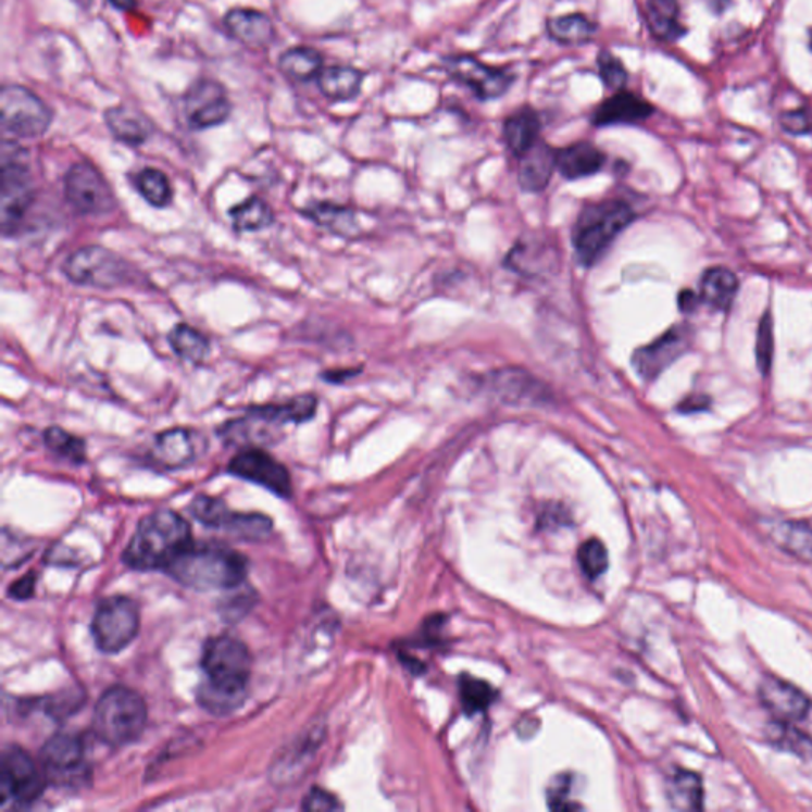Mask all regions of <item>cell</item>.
<instances>
[{
  "label": "cell",
  "mask_w": 812,
  "mask_h": 812,
  "mask_svg": "<svg viewBox=\"0 0 812 812\" xmlns=\"http://www.w3.org/2000/svg\"><path fill=\"white\" fill-rule=\"evenodd\" d=\"M230 475L265 487L275 496L288 499L292 482L288 469L261 448L241 449L229 464Z\"/></svg>",
  "instance_id": "cell-14"
},
{
  "label": "cell",
  "mask_w": 812,
  "mask_h": 812,
  "mask_svg": "<svg viewBox=\"0 0 812 812\" xmlns=\"http://www.w3.org/2000/svg\"><path fill=\"white\" fill-rule=\"evenodd\" d=\"M711 405V399L707 396H690L686 397L683 402L677 405V411L684 414L698 413V411L708 410Z\"/></svg>",
  "instance_id": "cell-51"
},
{
  "label": "cell",
  "mask_w": 812,
  "mask_h": 812,
  "mask_svg": "<svg viewBox=\"0 0 812 812\" xmlns=\"http://www.w3.org/2000/svg\"><path fill=\"white\" fill-rule=\"evenodd\" d=\"M233 105L226 89L214 79L193 83L185 97V115L191 129L203 130L221 126L229 120Z\"/></svg>",
  "instance_id": "cell-16"
},
{
  "label": "cell",
  "mask_w": 812,
  "mask_h": 812,
  "mask_svg": "<svg viewBox=\"0 0 812 812\" xmlns=\"http://www.w3.org/2000/svg\"><path fill=\"white\" fill-rule=\"evenodd\" d=\"M34 590H36V575L29 573L10 586L9 596L15 600H26L33 597Z\"/></svg>",
  "instance_id": "cell-50"
},
{
  "label": "cell",
  "mask_w": 812,
  "mask_h": 812,
  "mask_svg": "<svg viewBox=\"0 0 812 812\" xmlns=\"http://www.w3.org/2000/svg\"><path fill=\"white\" fill-rule=\"evenodd\" d=\"M361 367L329 370V372L323 373V379L324 382L332 383V385H343L348 379L358 376L359 373H361Z\"/></svg>",
  "instance_id": "cell-52"
},
{
  "label": "cell",
  "mask_w": 812,
  "mask_h": 812,
  "mask_svg": "<svg viewBox=\"0 0 812 812\" xmlns=\"http://www.w3.org/2000/svg\"><path fill=\"white\" fill-rule=\"evenodd\" d=\"M189 511L199 523L209 525V527H226L229 523L233 511L226 507L223 500L214 497L199 496L192 500Z\"/></svg>",
  "instance_id": "cell-41"
},
{
  "label": "cell",
  "mask_w": 812,
  "mask_h": 812,
  "mask_svg": "<svg viewBox=\"0 0 812 812\" xmlns=\"http://www.w3.org/2000/svg\"><path fill=\"white\" fill-rule=\"evenodd\" d=\"M652 113H654V107L648 100L635 92L622 89L607 97L594 109L590 123L596 127L628 126V124L642 123L651 117Z\"/></svg>",
  "instance_id": "cell-18"
},
{
  "label": "cell",
  "mask_w": 812,
  "mask_h": 812,
  "mask_svg": "<svg viewBox=\"0 0 812 812\" xmlns=\"http://www.w3.org/2000/svg\"><path fill=\"white\" fill-rule=\"evenodd\" d=\"M245 416L235 417L226 421L220 428L217 435L224 445L235 446V448H259V446L273 445L278 441V430L282 427L275 426L271 421L245 411Z\"/></svg>",
  "instance_id": "cell-21"
},
{
  "label": "cell",
  "mask_w": 812,
  "mask_h": 812,
  "mask_svg": "<svg viewBox=\"0 0 812 812\" xmlns=\"http://www.w3.org/2000/svg\"><path fill=\"white\" fill-rule=\"evenodd\" d=\"M578 562L584 575L589 579H597L603 575L610 565L607 546L597 538L584 541L578 551Z\"/></svg>",
  "instance_id": "cell-43"
},
{
  "label": "cell",
  "mask_w": 812,
  "mask_h": 812,
  "mask_svg": "<svg viewBox=\"0 0 812 812\" xmlns=\"http://www.w3.org/2000/svg\"><path fill=\"white\" fill-rule=\"evenodd\" d=\"M459 689H461L462 704L469 716L486 711L497 697L490 684L472 676H462L459 680Z\"/></svg>",
  "instance_id": "cell-40"
},
{
  "label": "cell",
  "mask_w": 812,
  "mask_h": 812,
  "mask_svg": "<svg viewBox=\"0 0 812 812\" xmlns=\"http://www.w3.org/2000/svg\"><path fill=\"white\" fill-rule=\"evenodd\" d=\"M759 696L763 707L784 724L801 721L811 710L810 698L794 684L776 676H766L760 683Z\"/></svg>",
  "instance_id": "cell-17"
},
{
  "label": "cell",
  "mask_w": 812,
  "mask_h": 812,
  "mask_svg": "<svg viewBox=\"0 0 812 812\" xmlns=\"http://www.w3.org/2000/svg\"><path fill=\"white\" fill-rule=\"evenodd\" d=\"M138 192L154 209H165L174 200V188L171 179L158 168L147 167L137 175Z\"/></svg>",
  "instance_id": "cell-38"
},
{
  "label": "cell",
  "mask_w": 812,
  "mask_h": 812,
  "mask_svg": "<svg viewBox=\"0 0 812 812\" xmlns=\"http://www.w3.org/2000/svg\"><path fill=\"white\" fill-rule=\"evenodd\" d=\"M282 74L293 82H311L320 77L324 68V59L320 51L309 47H296L285 51L278 59Z\"/></svg>",
  "instance_id": "cell-34"
},
{
  "label": "cell",
  "mask_w": 812,
  "mask_h": 812,
  "mask_svg": "<svg viewBox=\"0 0 812 812\" xmlns=\"http://www.w3.org/2000/svg\"><path fill=\"white\" fill-rule=\"evenodd\" d=\"M694 332L686 324H677L658 340L638 348L632 355V365L646 382L659 378L692 343Z\"/></svg>",
  "instance_id": "cell-15"
},
{
  "label": "cell",
  "mask_w": 812,
  "mask_h": 812,
  "mask_svg": "<svg viewBox=\"0 0 812 812\" xmlns=\"http://www.w3.org/2000/svg\"><path fill=\"white\" fill-rule=\"evenodd\" d=\"M739 283L734 272L725 267H713L700 279V300L710 309L727 311L734 303Z\"/></svg>",
  "instance_id": "cell-30"
},
{
  "label": "cell",
  "mask_w": 812,
  "mask_h": 812,
  "mask_svg": "<svg viewBox=\"0 0 812 812\" xmlns=\"http://www.w3.org/2000/svg\"><path fill=\"white\" fill-rule=\"evenodd\" d=\"M554 262H558L555 248L545 243L541 238H523L507 258L508 267L525 276H538L542 272H549Z\"/></svg>",
  "instance_id": "cell-28"
},
{
  "label": "cell",
  "mask_w": 812,
  "mask_h": 812,
  "mask_svg": "<svg viewBox=\"0 0 812 812\" xmlns=\"http://www.w3.org/2000/svg\"><path fill=\"white\" fill-rule=\"evenodd\" d=\"M541 116L534 107L524 105L504 117L502 137L510 153L520 159L541 140Z\"/></svg>",
  "instance_id": "cell-24"
},
{
  "label": "cell",
  "mask_w": 812,
  "mask_h": 812,
  "mask_svg": "<svg viewBox=\"0 0 812 812\" xmlns=\"http://www.w3.org/2000/svg\"><path fill=\"white\" fill-rule=\"evenodd\" d=\"M484 387L508 403H541L549 399L548 390L541 383L524 370L508 368L489 373L484 378Z\"/></svg>",
  "instance_id": "cell-20"
},
{
  "label": "cell",
  "mask_w": 812,
  "mask_h": 812,
  "mask_svg": "<svg viewBox=\"0 0 812 812\" xmlns=\"http://www.w3.org/2000/svg\"><path fill=\"white\" fill-rule=\"evenodd\" d=\"M0 113L5 133L16 138H37L47 133L53 121L50 107L20 85H9L0 96Z\"/></svg>",
  "instance_id": "cell-9"
},
{
  "label": "cell",
  "mask_w": 812,
  "mask_h": 812,
  "mask_svg": "<svg viewBox=\"0 0 812 812\" xmlns=\"http://www.w3.org/2000/svg\"><path fill=\"white\" fill-rule=\"evenodd\" d=\"M2 172H0V229L3 237H15L24 217L36 199L33 175L26 161V151L18 143H2Z\"/></svg>",
  "instance_id": "cell-6"
},
{
  "label": "cell",
  "mask_w": 812,
  "mask_h": 812,
  "mask_svg": "<svg viewBox=\"0 0 812 812\" xmlns=\"http://www.w3.org/2000/svg\"><path fill=\"white\" fill-rule=\"evenodd\" d=\"M341 808L343 807L338 803L334 795L327 792V790L320 789V787L311 789L305 800H303V810L305 811H335L341 810Z\"/></svg>",
  "instance_id": "cell-49"
},
{
  "label": "cell",
  "mask_w": 812,
  "mask_h": 812,
  "mask_svg": "<svg viewBox=\"0 0 812 812\" xmlns=\"http://www.w3.org/2000/svg\"><path fill=\"white\" fill-rule=\"evenodd\" d=\"M773 349L774 338L772 314L765 313L763 314L762 320H760L755 347L757 365H759L762 375H769L770 368H772Z\"/></svg>",
  "instance_id": "cell-46"
},
{
  "label": "cell",
  "mask_w": 812,
  "mask_h": 812,
  "mask_svg": "<svg viewBox=\"0 0 812 812\" xmlns=\"http://www.w3.org/2000/svg\"><path fill=\"white\" fill-rule=\"evenodd\" d=\"M555 168H558V150L545 140H538L527 153L520 158L517 179H520L521 188L525 192L542 191L548 188Z\"/></svg>",
  "instance_id": "cell-23"
},
{
  "label": "cell",
  "mask_w": 812,
  "mask_h": 812,
  "mask_svg": "<svg viewBox=\"0 0 812 812\" xmlns=\"http://www.w3.org/2000/svg\"><path fill=\"white\" fill-rule=\"evenodd\" d=\"M679 309L684 311V313H690V311H694L697 309L698 303L701 302L700 296L698 293L694 292V290H683V292L679 293Z\"/></svg>",
  "instance_id": "cell-53"
},
{
  "label": "cell",
  "mask_w": 812,
  "mask_h": 812,
  "mask_svg": "<svg viewBox=\"0 0 812 812\" xmlns=\"http://www.w3.org/2000/svg\"><path fill=\"white\" fill-rule=\"evenodd\" d=\"M364 72L349 65H332L324 67L317 77L320 91L330 102H351L358 99L364 83Z\"/></svg>",
  "instance_id": "cell-29"
},
{
  "label": "cell",
  "mask_w": 812,
  "mask_h": 812,
  "mask_svg": "<svg viewBox=\"0 0 812 812\" xmlns=\"http://www.w3.org/2000/svg\"><path fill=\"white\" fill-rule=\"evenodd\" d=\"M302 214L323 229L340 237H351L358 233L355 214L347 207L332 202H314L302 210Z\"/></svg>",
  "instance_id": "cell-33"
},
{
  "label": "cell",
  "mask_w": 812,
  "mask_h": 812,
  "mask_svg": "<svg viewBox=\"0 0 812 812\" xmlns=\"http://www.w3.org/2000/svg\"><path fill=\"white\" fill-rule=\"evenodd\" d=\"M205 680L197 689V703L214 716H227L245 703L251 679L252 659L240 639L223 635L203 646Z\"/></svg>",
  "instance_id": "cell-1"
},
{
  "label": "cell",
  "mask_w": 812,
  "mask_h": 812,
  "mask_svg": "<svg viewBox=\"0 0 812 812\" xmlns=\"http://www.w3.org/2000/svg\"><path fill=\"white\" fill-rule=\"evenodd\" d=\"M669 798L673 808L683 811H698L703 808V784L696 773L679 770L673 774L669 786Z\"/></svg>",
  "instance_id": "cell-37"
},
{
  "label": "cell",
  "mask_w": 812,
  "mask_h": 812,
  "mask_svg": "<svg viewBox=\"0 0 812 812\" xmlns=\"http://www.w3.org/2000/svg\"><path fill=\"white\" fill-rule=\"evenodd\" d=\"M599 26L584 13H570V15L555 16L546 23V33L549 39L566 47L586 45L596 36Z\"/></svg>",
  "instance_id": "cell-32"
},
{
  "label": "cell",
  "mask_w": 812,
  "mask_h": 812,
  "mask_svg": "<svg viewBox=\"0 0 812 812\" xmlns=\"http://www.w3.org/2000/svg\"><path fill=\"white\" fill-rule=\"evenodd\" d=\"M597 67H599V77L604 88L614 92L625 89L628 83V72L620 58L614 57L611 51L601 50L597 57Z\"/></svg>",
  "instance_id": "cell-45"
},
{
  "label": "cell",
  "mask_w": 812,
  "mask_h": 812,
  "mask_svg": "<svg viewBox=\"0 0 812 812\" xmlns=\"http://www.w3.org/2000/svg\"><path fill=\"white\" fill-rule=\"evenodd\" d=\"M234 229L237 233H259L267 229L275 221L272 207L258 196L248 197L245 202L238 203L229 210Z\"/></svg>",
  "instance_id": "cell-36"
},
{
  "label": "cell",
  "mask_w": 812,
  "mask_h": 812,
  "mask_svg": "<svg viewBox=\"0 0 812 812\" xmlns=\"http://www.w3.org/2000/svg\"><path fill=\"white\" fill-rule=\"evenodd\" d=\"M47 776L41 774L33 757L18 746L3 749L0 762V787H2V803L27 807L39 800L47 787Z\"/></svg>",
  "instance_id": "cell-11"
},
{
  "label": "cell",
  "mask_w": 812,
  "mask_h": 812,
  "mask_svg": "<svg viewBox=\"0 0 812 812\" xmlns=\"http://www.w3.org/2000/svg\"><path fill=\"white\" fill-rule=\"evenodd\" d=\"M75 2L82 3V5H88L91 0H75Z\"/></svg>",
  "instance_id": "cell-55"
},
{
  "label": "cell",
  "mask_w": 812,
  "mask_h": 812,
  "mask_svg": "<svg viewBox=\"0 0 812 812\" xmlns=\"http://www.w3.org/2000/svg\"><path fill=\"white\" fill-rule=\"evenodd\" d=\"M40 762L48 783L54 786L78 787L88 780L85 745L78 736L59 734L48 739L41 748Z\"/></svg>",
  "instance_id": "cell-13"
},
{
  "label": "cell",
  "mask_w": 812,
  "mask_h": 812,
  "mask_svg": "<svg viewBox=\"0 0 812 812\" xmlns=\"http://www.w3.org/2000/svg\"><path fill=\"white\" fill-rule=\"evenodd\" d=\"M573 777L570 774H559L549 784L548 807L554 811L580 810V804L575 803L570 797L572 794Z\"/></svg>",
  "instance_id": "cell-47"
},
{
  "label": "cell",
  "mask_w": 812,
  "mask_h": 812,
  "mask_svg": "<svg viewBox=\"0 0 812 812\" xmlns=\"http://www.w3.org/2000/svg\"><path fill=\"white\" fill-rule=\"evenodd\" d=\"M646 21L652 36L662 41H677L686 36V27L680 23V9L677 0H649L646 5Z\"/></svg>",
  "instance_id": "cell-31"
},
{
  "label": "cell",
  "mask_w": 812,
  "mask_h": 812,
  "mask_svg": "<svg viewBox=\"0 0 812 812\" xmlns=\"http://www.w3.org/2000/svg\"><path fill=\"white\" fill-rule=\"evenodd\" d=\"M810 48H811V51H812V29L810 30Z\"/></svg>",
  "instance_id": "cell-56"
},
{
  "label": "cell",
  "mask_w": 812,
  "mask_h": 812,
  "mask_svg": "<svg viewBox=\"0 0 812 812\" xmlns=\"http://www.w3.org/2000/svg\"><path fill=\"white\" fill-rule=\"evenodd\" d=\"M604 162L607 155L589 141H578L558 150V171L570 182L599 174Z\"/></svg>",
  "instance_id": "cell-26"
},
{
  "label": "cell",
  "mask_w": 812,
  "mask_h": 812,
  "mask_svg": "<svg viewBox=\"0 0 812 812\" xmlns=\"http://www.w3.org/2000/svg\"><path fill=\"white\" fill-rule=\"evenodd\" d=\"M777 540L780 545L798 555V558H812V528L804 524L786 523L777 530Z\"/></svg>",
  "instance_id": "cell-44"
},
{
  "label": "cell",
  "mask_w": 812,
  "mask_h": 812,
  "mask_svg": "<svg viewBox=\"0 0 812 812\" xmlns=\"http://www.w3.org/2000/svg\"><path fill=\"white\" fill-rule=\"evenodd\" d=\"M140 628V613L129 597H109L97 607L91 634L97 648L105 654L124 651L136 639Z\"/></svg>",
  "instance_id": "cell-8"
},
{
  "label": "cell",
  "mask_w": 812,
  "mask_h": 812,
  "mask_svg": "<svg viewBox=\"0 0 812 812\" xmlns=\"http://www.w3.org/2000/svg\"><path fill=\"white\" fill-rule=\"evenodd\" d=\"M105 124L121 143L140 147L153 136L154 126L143 113L133 107L117 105L105 112Z\"/></svg>",
  "instance_id": "cell-25"
},
{
  "label": "cell",
  "mask_w": 812,
  "mask_h": 812,
  "mask_svg": "<svg viewBox=\"0 0 812 812\" xmlns=\"http://www.w3.org/2000/svg\"><path fill=\"white\" fill-rule=\"evenodd\" d=\"M110 3L117 10H123V12H130L137 7V0H110Z\"/></svg>",
  "instance_id": "cell-54"
},
{
  "label": "cell",
  "mask_w": 812,
  "mask_h": 812,
  "mask_svg": "<svg viewBox=\"0 0 812 812\" xmlns=\"http://www.w3.org/2000/svg\"><path fill=\"white\" fill-rule=\"evenodd\" d=\"M43 444L53 454L71 462L82 465L86 462V444L83 438L68 434L67 430L58 426L48 427L43 432Z\"/></svg>",
  "instance_id": "cell-39"
},
{
  "label": "cell",
  "mask_w": 812,
  "mask_h": 812,
  "mask_svg": "<svg viewBox=\"0 0 812 812\" xmlns=\"http://www.w3.org/2000/svg\"><path fill=\"white\" fill-rule=\"evenodd\" d=\"M441 65L452 82L470 89L482 102L500 99L516 82V75L510 68L494 67L472 54H451Z\"/></svg>",
  "instance_id": "cell-10"
},
{
  "label": "cell",
  "mask_w": 812,
  "mask_h": 812,
  "mask_svg": "<svg viewBox=\"0 0 812 812\" xmlns=\"http://www.w3.org/2000/svg\"><path fill=\"white\" fill-rule=\"evenodd\" d=\"M183 586L196 590L234 589L248 576V561L217 542H192L167 570Z\"/></svg>",
  "instance_id": "cell-3"
},
{
  "label": "cell",
  "mask_w": 812,
  "mask_h": 812,
  "mask_svg": "<svg viewBox=\"0 0 812 812\" xmlns=\"http://www.w3.org/2000/svg\"><path fill=\"white\" fill-rule=\"evenodd\" d=\"M780 126H783L786 133L792 134V136L810 134L812 130V115L810 110L795 109L783 113V116H780Z\"/></svg>",
  "instance_id": "cell-48"
},
{
  "label": "cell",
  "mask_w": 812,
  "mask_h": 812,
  "mask_svg": "<svg viewBox=\"0 0 812 812\" xmlns=\"http://www.w3.org/2000/svg\"><path fill=\"white\" fill-rule=\"evenodd\" d=\"M200 437L191 428L172 427L155 435L151 459L165 470L191 465L199 455Z\"/></svg>",
  "instance_id": "cell-19"
},
{
  "label": "cell",
  "mask_w": 812,
  "mask_h": 812,
  "mask_svg": "<svg viewBox=\"0 0 812 812\" xmlns=\"http://www.w3.org/2000/svg\"><path fill=\"white\" fill-rule=\"evenodd\" d=\"M635 217L637 214L624 200L608 199L587 205L579 213L572 234L573 250L579 264L583 267L596 265Z\"/></svg>",
  "instance_id": "cell-4"
},
{
  "label": "cell",
  "mask_w": 812,
  "mask_h": 812,
  "mask_svg": "<svg viewBox=\"0 0 812 812\" xmlns=\"http://www.w3.org/2000/svg\"><path fill=\"white\" fill-rule=\"evenodd\" d=\"M224 528L230 532L234 537L254 541L271 534L272 523L268 517L261 516V514L233 513L229 523Z\"/></svg>",
  "instance_id": "cell-42"
},
{
  "label": "cell",
  "mask_w": 812,
  "mask_h": 812,
  "mask_svg": "<svg viewBox=\"0 0 812 812\" xmlns=\"http://www.w3.org/2000/svg\"><path fill=\"white\" fill-rule=\"evenodd\" d=\"M191 527L172 510H158L137 525L123 561L138 572L168 570L192 545Z\"/></svg>",
  "instance_id": "cell-2"
},
{
  "label": "cell",
  "mask_w": 812,
  "mask_h": 812,
  "mask_svg": "<svg viewBox=\"0 0 812 812\" xmlns=\"http://www.w3.org/2000/svg\"><path fill=\"white\" fill-rule=\"evenodd\" d=\"M64 193L67 202L82 214L102 216L116 209L112 186L88 162H78L68 168L64 178Z\"/></svg>",
  "instance_id": "cell-12"
},
{
  "label": "cell",
  "mask_w": 812,
  "mask_h": 812,
  "mask_svg": "<svg viewBox=\"0 0 812 812\" xmlns=\"http://www.w3.org/2000/svg\"><path fill=\"white\" fill-rule=\"evenodd\" d=\"M168 345L179 359L192 365L205 362L210 354V340L202 332L193 329L189 324H176L167 337Z\"/></svg>",
  "instance_id": "cell-35"
},
{
  "label": "cell",
  "mask_w": 812,
  "mask_h": 812,
  "mask_svg": "<svg viewBox=\"0 0 812 812\" xmlns=\"http://www.w3.org/2000/svg\"><path fill=\"white\" fill-rule=\"evenodd\" d=\"M227 33L250 48H267L275 40V26L267 15L258 10L235 9L224 18Z\"/></svg>",
  "instance_id": "cell-22"
},
{
  "label": "cell",
  "mask_w": 812,
  "mask_h": 812,
  "mask_svg": "<svg viewBox=\"0 0 812 812\" xmlns=\"http://www.w3.org/2000/svg\"><path fill=\"white\" fill-rule=\"evenodd\" d=\"M148 721L147 704L136 690L113 686L99 698L92 728L100 741L112 748L130 745L143 734Z\"/></svg>",
  "instance_id": "cell-5"
},
{
  "label": "cell",
  "mask_w": 812,
  "mask_h": 812,
  "mask_svg": "<svg viewBox=\"0 0 812 812\" xmlns=\"http://www.w3.org/2000/svg\"><path fill=\"white\" fill-rule=\"evenodd\" d=\"M68 282L96 289H115L134 282L133 265L109 248L91 245L72 252L62 265Z\"/></svg>",
  "instance_id": "cell-7"
},
{
  "label": "cell",
  "mask_w": 812,
  "mask_h": 812,
  "mask_svg": "<svg viewBox=\"0 0 812 812\" xmlns=\"http://www.w3.org/2000/svg\"><path fill=\"white\" fill-rule=\"evenodd\" d=\"M320 400L313 393H302L292 397L288 402L265 403V405H252L247 410L264 420L271 421L275 426L283 427L286 424H305L316 416Z\"/></svg>",
  "instance_id": "cell-27"
}]
</instances>
